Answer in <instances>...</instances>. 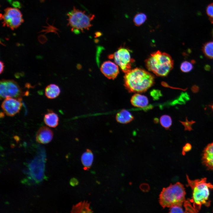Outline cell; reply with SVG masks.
I'll list each match as a JSON object with an SVG mask.
<instances>
[{
  "mask_svg": "<svg viewBox=\"0 0 213 213\" xmlns=\"http://www.w3.org/2000/svg\"><path fill=\"white\" fill-rule=\"evenodd\" d=\"M154 76L145 70L138 68L131 69L124 76V85L130 92L146 91L154 84Z\"/></svg>",
  "mask_w": 213,
  "mask_h": 213,
  "instance_id": "obj_1",
  "label": "cell"
},
{
  "mask_svg": "<svg viewBox=\"0 0 213 213\" xmlns=\"http://www.w3.org/2000/svg\"><path fill=\"white\" fill-rule=\"evenodd\" d=\"M145 62L149 70L160 76L167 75L172 69L174 64L169 54L159 51L152 53Z\"/></svg>",
  "mask_w": 213,
  "mask_h": 213,
  "instance_id": "obj_2",
  "label": "cell"
},
{
  "mask_svg": "<svg viewBox=\"0 0 213 213\" xmlns=\"http://www.w3.org/2000/svg\"><path fill=\"white\" fill-rule=\"evenodd\" d=\"M186 193L183 185L180 182L164 188L159 195V204L163 208L182 206L185 201Z\"/></svg>",
  "mask_w": 213,
  "mask_h": 213,
  "instance_id": "obj_3",
  "label": "cell"
},
{
  "mask_svg": "<svg viewBox=\"0 0 213 213\" xmlns=\"http://www.w3.org/2000/svg\"><path fill=\"white\" fill-rule=\"evenodd\" d=\"M189 185L192 190V200L195 209H200L202 205L209 204V188H213V185L207 183L205 178L194 180L188 179Z\"/></svg>",
  "mask_w": 213,
  "mask_h": 213,
  "instance_id": "obj_4",
  "label": "cell"
},
{
  "mask_svg": "<svg viewBox=\"0 0 213 213\" xmlns=\"http://www.w3.org/2000/svg\"><path fill=\"white\" fill-rule=\"evenodd\" d=\"M68 25L72 31L88 30L92 26V21L95 17L93 14H88L85 11L77 9L74 7L71 11L67 14Z\"/></svg>",
  "mask_w": 213,
  "mask_h": 213,
  "instance_id": "obj_5",
  "label": "cell"
},
{
  "mask_svg": "<svg viewBox=\"0 0 213 213\" xmlns=\"http://www.w3.org/2000/svg\"><path fill=\"white\" fill-rule=\"evenodd\" d=\"M28 92H24L17 83L12 80L2 79L0 81L1 99L7 98H22L28 95Z\"/></svg>",
  "mask_w": 213,
  "mask_h": 213,
  "instance_id": "obj_6",
  "label": "cell"
},
{
  "mask_svg": "<svg viewBox=\"0 0 213 213\" xmlns=\"http://www.w3.org/2000/svg\"><path fill=\"white\" fill-rule=\"evenodd\" d=\"M3 26H7L13 30L19 27L23 22L20 11L16 8L7 7L4 13L0 14Z\"/></svg>",
  "mask_w": 213,
  "mask_h": 213,
  "instance_id": "obj_7",
  "label": "cell"
},
{
  "mask_svg": "<svg viewBox=\"0 0 213 213\" xmlns=\"http://www.w3.org/2000/svg\"><path fill=\"white\" fill-rule=\"evenodd\" d=\"M109 58L113 59L115 63L125 73L131 70L132 63L134 61L131 58L130 52L127 49L120 48L113 54L110 55Z\"/></svg>",
  "mask_w": 213,
  "mask_h": 213,
  "instance_id": "obj_8",
  "label": "cell"
},
{
  "mask_svg": "<svg viewBox=\"0 0 213 213\" xmlns=\"http://www.w3.org/2000/svg\"><path fill=\"white\" fill-rule=\"evenodd\" d=\"M45 156L40 155L35 157L29 164L28 174L35 181H40L43 178L44 170Z\"/></svg>",
  "mask_w": 213,
  "mask_h": 213,
  "instance_id": "obj_9",
  "label": "cell"
},
{
  "mask_svg": "<svg viewBox=\"0 0 213 213\" xmlns=\"http://www.w3.org/2000/svg\"><path fill=\"white\" fill-rule=\"evenodd\" d=\"M22 98H7L2 102L1 107L6 114L13 116L18 113L22 106Z\"/></svg>",
  "mask_w": 213,
  "mask_h": 213,
  "instance_id": "obj_10",
  "label": "cell"
},
{
  "mask_svg": "<svg viewBox=\"0 0 213 213\" xmlns=\"http://www.w3.org/2000/svg\"><path fill=\"white\" fill-rule=\"evenodd\" d=\"M100 69L102 73L109 79H114L119 73L118 65L109 61L104 62L101 65Z\"/></svg>",
  "mask_w": 213,
  "mask_h": 213,
  "instance_id": "obj_11",
  "label": "cell"
},
{
  "mask_svg": "<svg viewBox=\"0 0 213 213\" xmlns=\"http://www.w3.org/2000/svg\"><path fill=\"white\" fill-rule=\"evenodd\" d=\"M53 133L51 130L48 127L43 126L38 130L36 136V141L42 144H47L52 140Z\"/></svg>",
  "mask_w": 213,
  "mask_h": 213,
  "instance_id": "obj_12",
  "label": "cell"
},
{
  "mask_svg": "<svg viewBox=\"0 0 213 213\" xmlns=\"http://www.w3.org/2000/svg\"><path fill=\"white\" fill-rule=\"evenodd\" d=\"M202 160L208 168L213 170V143L209 144L204 149Z\"/></svg>",
  "mask_w": 213,
  "mask_h": 213,
  "instance_id": "obj_13",
  "label": "cell"
},
{
  "mask_svg": "<svg viewBox=\"0 0 213 213\" xmlns=\"http://www.w3.org/2000/svg\"><path fill=\"white\" fill-rule=\"evenodd\" d=\"M130 102L133 106L141 108L147 106L149 103L146 96L138 93H135L132 96Z\"/></svg>",
  "mask_w": 213,
  "mask_h": 213,
  "instance_id": "obj_14",
  "label": "cell"
},
{
  "mask_svg": "<svg viewBox=\"0 0 213 213\" xmlns=\"http://www.w3.org/2000/svg\"><path fill=\"white\" fill-rule=\"evenodd\" d=\"M133 119L134 117L130 112L125 109H122L118 112L116 116V121L122 124L129 123Z\"/></svg>",
  "mask_w": 213,
  "mask_h": 213,
  "instance_id": "obj_15",
  "label": "cell"
},
{
  "mask_svg": "<svg viewBox=\"0 0 213 213\" xmlns=\"http://www.w3.org/2000/svg\"><path fill=\"white\" fill-rule=\"evenodd\" d=\"M59 121L58 115L52 111H50L44 115V122L47 125L50 127H56L58 124Z\"/></svg>",
  "mask_w": 213,
  "mask_h": 213,
  "instance_id": "obj_16",
  "label": "cell"
},
{
  "mask_svg": "<svg viewBox=\"0 0 213 213\" xmlns=\"http://www.w3.org/2000/svg\"><path fill=\"white\" fill-rule=\"evenodd\" d=\"M61 92L59 87L54 84H51L47 85L45 89V95L49 99H52L56 98Z\"/></svg>",
  "mask_w": 213,
  "mask_h": 213,
  "instance_id": "obj_17",
  "label": "cell"
},
{
  "mask_svg": "<svg viewBox=\"0 0 213 213\" xmlns=\"http://www.w3.org/2000/svg\"><path fill=\"white\" fill-rule=\"evenodd\" d=\"M93 159V155L92 151L87 149L82 155L81 160L85 170H87L91 166Z\"/></svg>",
  "mask_w": 213,
  "mask_h": 213,
  "instance_id": "obj_18",
  "label": "cell"
},
{
  "mask_svg": "<svg viewBox=\"0 0 213 213\" xmlns=\"http://www.w3.org/2000/svg\"><path fill=\"white\" fill-rule=\"evenodd\" d=\"M90 204L87 201L81 202L74 206L72 210V212L88 213L92 211L89 208Z\"/></svg>",
  "mask_w": 213,
  "mask_h": 213,
  "instance_id": "obj_19",
  "label": "cell"
},
{
  "mask_svg": "<svg viewBox=\"0 0 213 213\" xmlns=\"http://www.w3.org/2000/svg\"><path fill=\"white\" fill-rule=\"evenodd\" d=\"M202 51L206 57L213 59V41H210L204 44L202 48Z\"/></svg>",
  "mask_w": 213,
  "mask_h": 213,
  "instance_id": "obj_20",
  "label": "cell"
},
{
  "mask_svg": "<svg viewBox=\"0 0 213 213\" xmlns=\"http://www.w3.org/2000/svg\"><path fill=\"white\" fill-rule=\"evenodd\" d=\"M147 19V16L145 14L139 13L135 15L133 19V22L135 25L140 26L145 22Z\"/></svg>",
  "mask_w": 213,
  "mask_h": 213,
  "instance_id": "obj_21",
  "label": "cell"
},
{
  "mask_svg": "<svg viewBox=\"0 0 213 213\" xmlns=\"http://www.w3.org/2000/svg\"><path fill=\"white\" fill-rule=\"evenodd\" d=\"M160 122L162 126L167 129L169 128L172 123L171 117L167 115L162 116L160 118Z\"/></svg>",
  "mask_w": 213,
  "mask_h": 213,
  "instance_id": "obj_22",
  "label": "cell"
},
{
  "mask_svg": "<svg viewBox=\"0 0 213 213\" xmlns=\"http://www.w3.org/2000/svg\"><path fill=\"white\" fill-rule=\"evenodd\" d=\"M193 68V66L192 63L188 61L183 62L180 66L181 70L184 72H188L191 71Z\"/></svg>",
  "mask_w": 213,
  "mask_h": 213,
  "instance_id": "obj_23",
  "label": "cell"
},
{
  "mask_svg": "<svg viewBox=\"0 0 213 213\" xmlns=\"http://www.w3.org/2000/svg\"><path fill=\"white\" fill-rule=\"evenodd\" d=\"M182 206L175 205L171 207L169 210L170 213H183V210Z\"/></svg>",
  "mask_w": 213,
  "mask_h": 213,
  "instance_id": "obj_24",
  "label": "cell"
},
{
  "mask_svg": "<svg viewBox=\"0 0 213 213\" xmlns=\"http://www.w3.org/2000/svg\"><path fill=\"white\" fill-rule=\"evenodd\" d=\"M206 12L210 18L213 19V3L208 6L206 9Z\"/></svg>",
  "mask_w": 213,
  "mask_h": 213,
  "instance_id": "obj_25",
  "label": "cell"
},
{
  "mask_svg": "<svg viewBox=\"0 0 213 213\" xmlns=\"http://www.w3.org/2000/svg\"><path fill=\"white\" fill-rule=\"evenodd\" d=\"M191 146L189 143H187L185 145L183 148V154L185 153V152L189 151L191 149Z\"/></svg>",
  "mask_w": 213,
  "mask_h": 213,
  "instance_id": "obj_26",
  "label": "cell"
},
{
  "mask_svg": "<svg viewBox=\"0 0 213 213\" xmlns=\"http://www.w3.org/2000/svg\"><path fill=\"white\" fill-rule=\"evenodd\" d=\"M70 184L72 186H75L78 184L77 179L75 178H72L70 181Z\"/></svg>",
  "mask_w": 213,
  "mask_h": 213,
  "instance_id": "obj_27",
  "label": "cell"
},
{
  "mask_svg": "<svg viewBox=\"0 0 213 213\" xmlns=\"http://www.w3.org/2000/svg\"><path fill=\"white\" fill-rule=\"evenodd\" d=\"M0 73L1 74L4 71V62L1 61L0 62Z\"/></svg>",
  "mask_w": 213,
  "mask_h": 213,
  "instance_id": "obj_28",
  "label": "cell"
},
{
  "mask_svg": "<svg viewBox=\"0 0 213 213\" xmlns=\"http://www.w3.org/2000/svg\"><path fill=\"white\" fill-rule=\"evenodd\" d=\"M210 19L212 23H213V19L210 18Z\"/></svg>",
  "mask_w": 213,
  "mask_h": 213,
  "instance_id": "obj_29",
  "label": "cell"
},
{
  "mask_svg": "<svg viewBox=\"0 0 213 213\" xmlns=\"http://www.w3.org/2000/svg\"><path fill=\"white\" fill-rule=\"evenodd\" d=\"M210 106L212 108V109H213V105Z\"/></svg>",
  "mask_w": 213,
  "mask_h": 213,
  "instance_id": "obj_30",
  "label": "cell"
},
{
  "mask_svg": "<svg viewBox=\"0 0 213 213\" xmlns=\"http://www.w3.org/2000/svg\"><path fill=\"white\" fill-rule=\"evenodd\" d=\"M212 35H213V31H212Z\"/></svg>",
  "mask_w": 213,
  "mask_h": 213,
  "instance_id": "obj_31",
  "label": "cell"
}]
</instances>
